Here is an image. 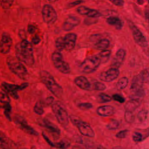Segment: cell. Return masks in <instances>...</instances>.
<instances>
[{
	"label": "cell",
	"mask_w": 149,
	"mask_h": 149,
	"mask_svg": "<svg viewBox=\"0 0 149 149\" xmlns=\"http://www.w3.org/2000/svg\"><path fill=\"white\" fill-rule=\"evenodd\" d=\"M13 40L10 34L3 32L0 40V52L2 54H7L9 52L12 45Z\"/></svg>",
	"instance_id": "obj_11"
},
{
	"label": "cell",
	"mask_w": 149,
	"mask_h": 149,
	"mask_svg": "<svg viewBox=\"0 0 149 149\" xmlns=\"http://www.w3.org/2000/svg\"><path fill=\"white\" fill-rule=\"evenodd\" d=\"M70 145V143L67 141L61 140L58 143H55V147L58 148L59 149H66Z\"/></svg>",
	"instance_id": "obj_35"
},
{
	"label": "cell",
	"mask_w": 149,
	"mask_h": 149,
	"mask_svg": "<svg viewBox=\"0 0 149 149\" xmlns=\"http://www.w3.org/2000/svg\"><path fill=\"white\" fill-rule=\"evenodd\" d=\"M130 27L132 31L133 37L135 42L142 47H146L147 45V41L142 34V33L138 29V28L134 26L132 23H129Z\"/></svg>",
	"instance_id": "obj_12"
},
{
	"label": "cell",
	"mask_w": 149,
	"mask_h": 149,
	"mask_svg": "<svg viewBox=\"0 0 149 149\" xmlns=\"http://www.w3.org/2000/svg\"><path fill=\"white\" fill-rule=\"evenodd\" d=\"M14 1L12 0H2L0 1L1 6L4 9H9L13 5Z\"/></svg>",
	"instance_id": "obj_34"
},
{
	"label": "cell",
	"mask_w": 149,
	"mask_h": 149,
	"mask_svg": "<svg viewBox=\"0 0 149 149\" xmlns=\"http://www.w3.org/2000/svg\"><path fill=\"white\" fill-rule=\"evenodd\" d=\"M147 115V111L145 110H141L139 112L137 115V118L140 120L144 121L146 119Z\"/></svg>",
	"instance_id": "obj_41"
},
{
	"label": "cell",
	"mask_w": 149,
	"mask_h": 149,
	"mask_svg": "<svg viewBox=\"0 0 149 149\" xmlns=\"http://www.w3.org/2000/svg\"><path fill=\"white\" fill-rule=\"evenodd\" d=\"M125 55L126 51L123 49H120L117 51L112 64L113 68H117L120 66L125 58Z\"/></svg>",
	"instance_id": "obj_21"
},
{
	"label": "cell",
	"mask_w": 149,
	"mask_h": 149,
	"mask_svg": "<svg viewBox=\"0 0 149 149\" xmlns=\"http://www.w3.org/2000/svg\"><path fill=\"white\" fill-rule=\"evenodd\" d=\"M2 108V105H1V102H0V109H1Z\"/></svg>",
	"instance_id": "obj_53"
},
{
	"label": "cell",
	"mask_w": 149,
	"mask_h": 149,
	"mask_svg": "<svg viewBox=\"0 0 149 149\" xmlns=\"http://www.w3.org/2000/svg\"><path fill=\"white\" fill-rule=\"evenodd\" d=\"M77 41V35L74 33H67L63 37L65 50L70 51L73 50L76 45Z\"/></svg>",
	"instance_id": "obj_16"
},
{
	"label": "cell",
	"mask_w": 149,
	"mask_h": 149,
	"mask_svg": "<svg viewBox=\"0 0 149 149\" xmlns=\"http://www.w3.org/2000/svg\"><path fill=\"white\" fill-rule=\"evenodd\" d=\"M51 109L59 123L62 127H66L69 122V117L66 109L58 102L51 105Z\"/></svg>",
	"instance_id": "obj_6"
},
{
	"label": "cell",
	"mask_w": 149,
	"mask_h": 149,
	"mask_svg": "<svg viewBox=\"0 0 149 149\" xmlns=\"http://www.w3.org/2000/svg\"><path fill=\"white\" fill-rule=\"evenodd\" d=\"M33 111L36 114L38 115H43V113H44V111L41 102H36L33 107Z\"/></svg>",
	"instance_id": "obj_30"
},
{
	"label": "cell",
	"mask_w": 149,
	"mask_h": 149,
	"mask_svg": "<svg viewBox=\"0 0 149 149\" xmlns=\"http://www.w3.org/2000/svg\"><path fill=\"white\" fill-rule=\"evenodd\" d=\"M83 2H84L83 1H74L68 3V8H70L74 7V6H76L77 5H80L81 3H82Z\"/></svg>",
	"instance_id": "obj_46"
},
{
	"label": "cell",
	"mask_w": 149,
	"mask_h": 149,
	"mask_svg": "<svg viewBox=\"0 0 149 149\" xmlns=\"http://www.w3.org/2000/svg\"><path fill=\"white\" fill-rule=\"evenodd\" d=\"M98 101L100 102L101 103H104L107 102H109L112 100V97H110L109 95L104 94V93H100L98 96Z\"/></svg>",
	"instance_id": "obj_33"
},
{
	"label": "cell",
	"mask_w": 149,
	"mask_h": 149,
	"mask_svg": "<svg viewBox=\"0 0 149 149\" xmlns=\"http://www.w3.org/2000/svg\"><path fill=\"white\" fill-rule=\"evenodd\" d=\"M143 82L144 81L140 74H138L134 77L132 80L130 89L136 96L141 97L144 95V91L142 87Z\"/></svg>",
	"instance_id": "obj_13"
},
{
	"label": "cell",
	"mask_w": 149,
	"mask_h": 149,
	"mask_svg": "<svg viewBox=\"0 0 149 149\" xmlns=\"http://www.w3.org/2000/svg\"><path fill=\"white\" fill-rule=\"evenodd\" d=\"M10 99L9 95L3 91H0V102L3 104L10 103Z\"/></svg>",
	"instance_id": "obj_32"
},
{
	"label": "cell",
	"mask_w": 149,
	"mask_h": 149,
	"mask_svg": "<svg viewBox=\"0 0 149 149\" xmlns=\"http://www.w3.org/2000/svg\"><path fill=\"white\" fill-rule=\"evenodd\" d=\"M139 74L144 82L149 80V72L147 70H144L142 72H141V73Z\"/></svg>",
	"instance_id": "obj_40"
},
{
	"label": "cell",
	"mask_w": 149,
	"mask_h": 149,
	"mask_svg": "<svg viewBox=\"0 0 149 149\" xmlns=\"http://www.w3.org/2000/svg\"><path fill=\"white\" fill-rule=\"evenodd\" d=\"M13 120L16 125L25 133L33 136L38 135V133L34 129H33V127L28 124L26 119L22 116L19 115H15L13 117Z\"/></svg>",
	"instance_id": "obj_10"
},
{
	"label": "cell",
	"mask_w": 149,
	"mask_h": 149,
	"mask_svg": "<svg viewBox=\"0 0 149 149\" xmlns=\"http://www.w3.org/2000/svg\"><path fill=\"white\" fill-rule=\"evenodd\" d=\"M41 81L47 89L56 98H61L63 94L62 87L59 85L52 75L47 70H41L40 72Z\"/></svg>",
	"instance_id": "obj_2"
},
{
	"label": "cell",
	"mask_w": 149,
	"mask_h": 149,
	"mask_svg": "<svg viewBox=\"0 0 149 149\" xmlns=\"http://www.w3.org/2000/svg\"><path fill=\"white\" fill-rule=\"evenodd\" d=\"M106 86L100 81H96L93 84V89L98 91H102L105 90Z\"/></svg>",
	"instance_id": "obj_37"
},
{
	"label": "cell",
	"mask_w": 149,
	"mask_h": 149,
	"mask_svg": "<svg viewBox=\"0 0 149 149\" xmlns=\"http://www.w3.org/2000/svg\"><path fill=\"white\" fill-rule=\"evenodd\" d=\"M51 60L54 67L63 74H69L71 69L69 64L64 61L61 52L55 51L51 55Z\"/></svg>",
	"instance_id": "obj_5"
},
{
	"label": "cell",
	"mask_w": 149,
	"mask_h": 149,
	"mask_svg": "<svg viewBox=\"0 0 149 149\" xmlns=\"http://www.w3.org/2000/svg\"><path fill=\"white\" fill-rule=\"evenodd\" d=\"M148 3H149V1H148Z\"/></svg>",
	"instance_id": "obj_55"
},
{
	"label": "cell",
	"mask_w": 149,
	"mask_h": 149,
	"mask_svg": "<svg viewBox=\"0 0 149 149\" xmlns=\"http://www.w3.org/2000/svg\"><path fill=\"white\" fill-rule=\"evenodd\" d=\"M19 34H20V38H21V37L22 38V40H23V35H24L25 37H26V34H25V31H24L23 30H20V31H19Z\"/></svg>",
	"instance_id": "obj_51"
},
{
	"label": "cell",
	"mask_w": 149,
	"mask_h": 149,
	"mask_svg": "<svg viewBox=\"0 0 149 149\" xmlns=\"http://www.w3.org/2000/svg\"><path fill=\"white\" fill-rule=\"evenodd\" d=\"M96 22H97V20L95 19V18H91V17L86 18L84 21V23L87 25L94 24Z\"/></svg>",
	"instance_id": "obj_44"
},
{
	"label": "cell",
	"mask_w": 149,
	"mask_h": 149,
	"mask_svg": "<svg viewBox=\"0 0 149 149\" xmlns=\"http://www.w3.org/2000/svg\"><path fill=\"white\" fill-rule=\"evenodd\" d=\"M39 124H40L42 126L45 127L47 130H48L51 133L54 134V136H59L61 134L60 129L52 122L47 119H42L40 120Z\"/></svg>",
	"instance_id": "obj_18"
},
{
	"label": "cell",
	"mask_w": 149,
	"mask_h": 149,
	"mask_svg": "<svg viewBox=\"0 0 149 149\" xmlns=\"http://www.w3.org/2000/svg\"><path fill=\"white\" fill-rule=\"evenodd\" d=\"M80 23L79 17L74 16H69L62 24V30L65 31H70Z\"/></svg>",
	"instance_id": "obj_15"
},
{
	"label": "cell",
	"mask_w": 149,
	"mask_h": 149,
	"mask_svg": "<svg viewBox=\"0 0 149 149\" xmlns=\"http://www.w3.org/2000/svg\"><path fill=\"white\" fill-rule=\"evenodd\" d=\"M29 86V84L27 82L23 83L20 85H17L3 81L1 84V88L2 90V91L10 95L13 99L17 100L19 97L17 91L26 89Z\"/></svg>",
	"instance_id": "obj_7"
},
{
	"label": "cell",
	"mask_w": 149,
	"mask_h": 149,
	"mask_svg": "<svg viewBox=\"0 0 149 149\" xmlns=\"http://www.w3.org/2000/svg\"><path fill=\"white\" fill-rule=\"evenodd\" d=\"M140 105V102L136 99H132L127 102L125 105L126 111L132 112Z\"/></svg>",
	"instance_id": "obj_24"
},
{
	"label": "cell",
	"mask_w": 149,
	"mask_h": 149,
	"mask_svg": "<svg viewBox=\"0 0 149 149\" xmlns=\"http://www.w3.org/2000/svg\"><path fill=\"white\" fill-rule=\"evenodd\" d=\"M77 107L83 111L88 110L93 108V104L90 102H81L77 104Z\"/></svg>",
	"instance_id": "obj_36"
},
{
	"label": "cell",
	"mask_w": 149,
	"mask_h": 149,
	"mask_svg": "<svg viewBox=\"0 0 149 149\" xmlns=\"http://www.w3.org/2000/svg\"><path fill=\"white\" fill-rule=\"evenodd\" d=\"M54 98L52 96L48 97L44 101V104H45L47 106L49 105H52L54 103Z\"/></svg>",
	"instance_id": "obj_48"
},
{
	"label": "cell",
	"mask_w": 149,
	"mask_h": 149,
	"mask_svg": "<svg viewBox=\"0 0 149 149\" xmlns=\"http://www.w3.org/2000/svg\"><path fill=\"white\" fill-rule=\"evenodd\" d=\"M125 119L128 123H132L134 121V116L132 112L126 111L125 113Z\"/></svg>",
	"instance_id": "obj_38"
},
{
	"label": "cell",
	"mask_w": 149,
	"mask_h": 149,
	"mask_svg": "<svg viewBox=\"0 0 149 149\" xmlns=\"http://www.w3.org/2000/svg\"><path fill=\"white\" fill-rule=\"evenodd\" d=\"M42 137H44V140L47 141V143L50 146L53 147H55V143H54V142H52V141L49 139V138L45 134H44V133H42Z\"/></svg>",
	"instance_id": "obj_45"
},
{
	"label": "cell",
	"mask_w": 149,
	"mask_h": 149,
	"mask_svg": "<svg viewBox=\"0 0 149 149\" xmlns=\"http://www.w3.org/2000/svg\"><path fill=\"white\" fill-rule=\"evenodd\" d=\"M109 45V41L106 38L100 39L95 44V48L99 50H105Z\"/></svg>",
	"instance_id": "obj_25"
},
{
	"label": "cell",
	"mask_w": 149,
	"mask_h": 149,
	"mask_svg": "<svg viewBox=\"0 0 149 149\" xmlns=\"http://www.w3.org/2000/svg\"><path fill=\"white\" fill-rule=\"evenodd\" d=\"M55 45L57 51L62 52L65 50V45L63 41V37H58L55 41Z\"/></svg>",
	"instance_id": "obj_27"
},
{
	"label": "cell",
	"mask_w": 149,
	"mask_h": 149,
	"mask_svg": "<svg viewBox=\"0 0 149 149\" xmlns=\"http://www.w3.org/2000/svg\"><path fill=\"white\" fill-rule=\"evenodd\" d=\"M115 112L113 107L111 105H103L97 109V113L101 116H108L112 115Z\"/></svg>",
	"instance_id": "obj_22"
},
{
	"label": "cell",
	"mask_w": 149,
	"mask_h": 149,
	"mask_svg": "<svg viewBox=\"0 0 149 149\" xmlns=\"http://www.w3.org/2000/svg\"><path fill=\"white\" fill-rule=\"evenodd\" d=\"M119 122L114 119H111L109 123L107 125V127L109 130H115L119 127Z\"/></svg>",
	"instance_id": "obj_31"
},
{
	"label": "cell",
	"mask_w": 149,
	"mask_h": 149,
	"mask_svg": "<svg viewBox=\"0 0 149 149\" xmlns=\"http://www.w3.org/2000/svg\"><path fill=\"white\" fill-rule=\"evenodd\" d=\"M74 83L78 87L84 90H89L91 87V84L87 77L82 75L75 77Z\"/></svg>",
	"instance_id": "obj_20"
},
{
	"label": "cell",
	"mask_w": 149,
	"mask_h": 149,
	"mask_svg": "<svg viewBox=\"0 0 149 149\" xmlns=\"http://www.w3.org/2000/svg\"><path fill=\"white\" fill-rule=\"evenodd\" d=\"M41 15L43 22L47 24H52L58 19V15L55 8L49 4H45L42 6Z\"/></svg>",
	"instance_id": "obj_9"
},
{
	"label": "cell",
	"mask_w": 149,
	"mask_h": 149,
	"mask_svg": "<svg viewBox=\"0 0 149 149\" xmlns=\"http://www.w3.org/2000/svg\"><path fill=\"white\" fill-rule=\"evenodd\" d=\"M107 22L110 25L114 26L118 30L121 29L123 26L122 21L119 17L116 16H111L107 18Z\"/></svg>",
	"instance_id": "obj_23"
},
{
	"label": "cell",
	"mask_w": 149,
	"mask_h": 149,
	"mask_svg": "<svg viewBox=\"0 0 149 149\" xmlns=\"http://www.w3.org/2000/svg\"><path fill=\"white\" fill-rule=\"evenodd\" d=\"M76 11L79 14L83 16H87V17L97 18L101 16V13L98 10L89 8L84 5L79 6L77 8Z\"/></svg>",
	"instance_id": "obj_17"
},
{
	"label": "cell",
	"mask_w": 149,
	"mask_h": 149,
	"mask_svg": "<svg viewBox=\"0 0 149 149\" xmlns=\"http://www.w3.org/2000/svg\"><path fill=\"white\" fill-rule=\"evenodd\" d=\"M111 2L113 3L114 5L119 6H123L124 4V1L122 0H111Z\"/></svg>",
	"instance_id": "obj_50"
},
{
	"label": "cell",
	"mask_w": 149,
	"mask_h": 149,
	"mask_svg": "<svg viewBox=\"0 0 149 149\" xmlns=\"http://www.w3.org/2000/svg\"><path fill=\"white\" fill-rule=\"evenodd\" d=\"M70 119L71 120L73 124L77 127L79 131L82 135L89 137H94V132L88 123L83 121L76 117H74V116H71L70 117Z\"/></svg>",
	"instance_id": "obj_8"
},
{
	"label": "cell",
	"mask_w": 149,
	"mask_h": 149,
	"mask_svg": "<svg viewBox=\"0 0 149 149\" xmlns=\"http://www.w3.org/2000/svg\"><path fill=\"white\" fill-rule=\"evenodd\" d=\"M119 74V70L117 68H112L107 71L102 72L100 75V79L102 81L110 82L116 79L118 77Z\"/></svg>",
	"instance_id": "obj_14"
},
{
	"label": "cell",
	"mask_w": 149,
	"mask_h": 149,
	"mask_svg": "<svg viewBox=\"0 0 149 149\" xmlns=\"http://www.w3.org/2000/svg\"><path fill=\"white\" fill-rule=\"evenodd\" d=\"M128 133H129L128 130H123L119 132L116 134V137L118 138H119V139H123L127 136V135L128 134Z\"/></svg>",
	"instance_id": "obj_42"
},
{
	"label": "cell",
	"mask_w": 149,
	"mask_h": 149,
	"mask_svg": "<svg viewBox=\"0 0 149 149\" xmlns=\"http://www.w3.org/2000/svg\"><path fill=\"white\" fill-rule=\"evenodd\" d=\"M2 108L4 109V115H5L6 118L9 120H12V118L10 116V113L12 111V107L10 103H6L3 104L2 105Z\"/></svg>",
	"instance_id": "obj_28"
},
{
	"label": "cell",
	"mask_w": 149,
	"mask_h": 149,
	"mask_svg": "<svg viewBox=\"0 0 149 149\" xmlns=\"http://www.w3.org/2000/svg\"><path fill=\"white\" fill-rule=\"evenodd\" d=\"M115 149H122V148H115Z\"/></svg>",
	"instance_id": "obj_54"
},
{
	"label": "cell",
	"mask_w": 149,
	"mask_h": 149,
	"mask_svg": "<svg viewBox=\"0 0 149 149\" xmlns=\"http://www.w3.org/2000/svg\"><path fill=\"white\" fill-rule=\"evenodd\" d=\"M114 100L120 102V103H123L125 101V98L122 97L120 95H119V94H113L112 95V97Z\"/></svg>",
	"instance_id": "obj_43"
},
{
	"label": "cell",
	"mask_w": 149,
	"mask_h": 149,
	"mask_svg": "<svg viewBox=\"0 0 149 149\" xmlns=\"http://www.w3.org/2000/svg\"><path fill=\"white\" fill-rule=\"evenodd\" d=\"M15 51L16 58L21 62L29 67L33 66L35 63V59L31 42L26 39L22 40L21 41L15 45Z\"/></svg>",
	"instance_id": "obj_1"
},
{
	"label": "cell",
	"mask_w": 149,
	"mask_h": 149,
	"mask_svg": "<svg viewBox=\"0 0 149 149\" xmlns=\"http://www.w3.org/2000/svg\"><path fill=\"white\" fill-rule=\"evenodd\" d=\"M145 15H146V18L147 19V20H148V22H149V10H147L145 12Z\"/></svg>",
	"instance_id": "obj_52"
},
{
	"label": "cell",
	"mask_w": 149,
	"mask_h": 149,
	"mask_svg": "<svg viewBox=\"0 0 149 149\" xmlns=\"http://www.w3.org/2000/svg\"><path fill=\"white\" fill-rule=\"evenodd\" d=\"M97 55L99 58L101 63H105L108 60L111 55V51L107 49L103 50L101 51L99 54H98Z\"/></svg>",
	"instance_id": "obj_26"
},
{
	"label": "cell",
	"mask_w": 149,
	"mask_h": 149,
	"mask_svg": "<svg viewBox=\"0 0 149 149\" xmlns=\"http://www.w3.org/2000/svg\"><path fill=\"white\" fill-rule=\"evenodd\" d=\"M101 61L98 56H90L85 59L80 65L79 70L84 74H89L95 72L99 67Z\"/></svg>",
	"instance_id": "obj_4"
},
{
	"label": "cell",
	"mask_w": 149,
	"mask_h": 149,
	"mask_svg": "<svg viewBox=\"0 0 149 149\" xmlns=\"http://www.w3.org/2000/svg\"><path fill=\"white\" fill-rule=\"evenodd\" d=\"M41 41V39L38 35H35L31 39V43L34 45H38Z\"/></svg>",
	"instance_id": "obj_47"
},
{
	"label": "cell",
	"mask_w": 149,
	"mask_h": 149,
	"mask_svg": "<svg viewBox=\"0 0 149 149\" xmlns=\"http://www.w3.org/2000/svg\"><path fill=\"white\" fill-rule=\"evenodd\" d=\"M128 79L126 77H121L116 83V87L119 90L124 89L128 84Z\"/></svg>",
	"instance_id": "obj_29"
},
{
	"label": "cell",
	"mask_w": 149,
	"mask_h": 149,
	"mask_svg": "<svg viewBox=\"0 0 149 149\" xmlns=\"http://www.w3.org/2000/svg\"><path fill=\"white\" fill-rule=\"evenodd\" d=\"M6 63L9 70L22 80H26L28 76V71L26 66L16 57L9 56L6 59Z\"/></svg>",
	"instance_id": "obj_3"
},
{
	"label": "cell",
	"mask_w": 149,
	"mask_h": 149,
	"mask_svg": "<svg viewBox=\"0 0 149 149\" xmlns=\"http://www.w3.org/2000/svg\"><path fill=\"white\" fill-rule=\"evenodd\" d=\"M36 30V27L34 25L31 24H29L27 26V31L30 34H33L35 33Z\"/></svg>",
	"instance_id": "obj_49"
},
{
	"label": "cell",
	"mask_w": 149,
	"mask_h": 149,
	"mask_svg": "<svg viewBox=\"0 0 149 149\" xmlns=\"http://www.w3.org/2000/svg\"><path fill=\"white\" fill-rule=\"evenodd\" d=\"M132 139L134 142H140L143 140V137L140 133L136 132L133 133Z\"/></svg>",
	"instance_id": "obj_39"
},
{
	"label": "cell",
	"mask_w": 149,
	"mask_h": 149,
	"mask_svg": "<svg viewBox=\"0 0 149 149\" xmlns=\"http://www.w3.org/2000/svg\"><path fill=\"white\" fill-rule=\"evenodd\" d=\"M0 148L2 149H15V143L0 130Z\"/></svg>",
	"instance_id": "obj_19"
}]
</instances>
